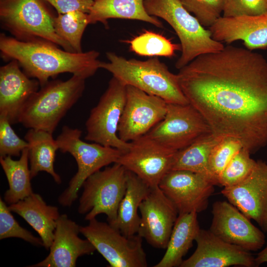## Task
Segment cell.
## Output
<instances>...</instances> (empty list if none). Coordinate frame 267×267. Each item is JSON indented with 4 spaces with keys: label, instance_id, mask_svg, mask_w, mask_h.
I'll return each mask as SVG.
<instances>
[{
    "label": "cell",
    "instance_id": "cell-1",
    "mask_svg": "<svg viewBox=\"0 0 267 267\" xmlns=\"http://www.w3.org/2000/svg\"><path fill=\"white\" fill-rule=\"evenodd\" d=\"M181 89L217 136L238 140L254 153L267 144V60L228 45L179 70Z\"/></svg>",
    "mask_w": 267,
    "mask_h": 267
},
{
    "label": "cell",
    "instance_id": "cell-2",
    "mask_svg": "<svg viewBox=\"0 0 267 267\" xmlns=\"http://www.w3.org/2000/svg\"><path fill=\"white\" fill-rule=\"evenodd\" d=\"M57 45L43 40L21 41L1 34L0 50L7 59L17 60L23 72L37 80L41 87L64 73H70L86 79L93 76L101 61L95 50L76 53L61 50Z\"/></svg>",
    "mask_w": 267,
    "mask_h": 267
},
{
    "label": "cell",
    "instance_id": "cell-3",
    "mask_svg": "<svg viewBox=\"0 0 267 267\" xmlns=\"http://www.w3.org/2000/svg\"><path fill=\"white\" fill-rule=\"evenodd\" d=\"M106 56L109 62H101L100 68L110 72L126 86L158 96L168 103L189 104L180 87L178 75L170 71L157 57L144 61L127 59L111 52L106 53Z\"/></svg>",
    "mask_w": 267,
    "mask_h": 267
},
{
    "label": "cell",
    "instance_id": "cell-4",
    "mask_svg": "<svg viewBox=\"0 0 267 267\" xmlns=\"http://www.w3.org/2000/svg\"><path fill=\"white\" fill-rule=\"evenodd\" d=\"M86 79L77 75L66 81H49L33 94L21 109L17 123L51 133L82 96Z\"/></svg>",
    "mask_w": 267,
    "mask_h": 267
},
{
    "label": "cell",
    "instance_id": "cell-5",
    "mask_svg": "<svg viewBox=\"0 0 267 267\" xmlns=\"http://www.w3.org/2000/svg\"><path fill=\"white\" fill-rule=\"evenodd\" d=\"M147 13L165 20L174 29L180 43L181 54L176 63L179 70L197 57L215 52L224 47L213 39L198 20L183 6L179 0H144Z\"/></svg>",
    "mask_w": 267,
    "mask_h": 267
},
{
    "label": "cell",
    "instance_id": "cell-6",
    "mask_svg": "<svg viewBox=\"0 0 267 267\" xmlns=\"http://www.w3.org/2000/svg\"><path fill=\"white\" fill-rule=\"evenodd\" d=\"M82 131L64 126L56 141L59 150L69 153L75 158L78 166L76 174L68 187L59 195L58 203L63 207H70L78 196L80 189L91 175L105 166L117 163L123 151L110 146L82 140Z\"/></svg>",
    "mask_w": 267,
    "mask_h": 267
},
{
    "label": "cell",
    "instance_id": "cell-7",
    "mask_svg": "<svg viewBox=\"0 0 267 267\" xmlns=\"http://www.w3.org/2000/svg\"><path fill=\"white\" fill-rule=\"evenodd\" d=\"M54 17L44 0H0L1 21L16 39L24 41L43 40L75 52L55 32Z\"/></svg>",
    "mask_w": 267,
    "mask_h": 267
},
{
    "label": "cell",
    "instance_id": "cell-8",
    "mask_svg": "<svg viewBox=\"0 0 267 267\" xmlns=\"http://www.w3.org/2000/svg\"><path fill=\"white\" fill-rule=\"evenodd\" d=\"M127 170L118 163L90 176L84 182L78 212L89 221L101 214L112 224L116 220L120 203L127 188Z\"/></svg>",
    "mask_w": 267,
    "mask_h": 267
},
{
    "label": "cell",
    "instance_id": "cell-9",
    "mask_svg": "<svg viewBox=\"0 0 267 267\" xmlns=\"http://www.w3.org/2000/svg\"><path fill=\"white\" fill-rule=\"evenodd\" d=\"M80 233L89 240L111 267H146V255L142 247V238L138 234L126 236L109 224L96 218Z\"/></svg>",
    "mask_w": 267,
    "mask_h": 267
},
{
    "label": "cell",
    "instance_id": "cell-10",
    "mask_svg": "<svg viewBox=\"0 0 267 267\" xmlns=\"http://www.w3.org/2000/svg\"><path fill=\"white\" fill-rule=\"evenodd\" d=\"M127 86L113 76L98 103L86 122L85 139L112 147L123 152L130 147L118 136V129L126 98Z\"/></svg>",
    "mask_w": 267,
    "mask_h": 267
},
{
    "label": "cell",
    "instance_id": "cell-11",
    "mask_svg": "<svg viewBox=\"0 0 267 267\" xmlns=\"http://www.w3.org/2000/svg\"><path fill=\"white\" fill-rule=\"evenodd\" d=\"M210 132L205 119L191 105L168 103L163 119L145 135L162 146L178 151Z\"/></svg>",
    "mask_w": 267,
    "mask_h": 267
},
{
    "label": "cell",
    "instance_id": "cell-12",
    "mask_svg": "<svg viewBox=\"0 0 267 267\" xmlns=\"http://www.w3.org/2000/svg\"><path fill=\"white\" fill-rule=\"evenodd\" d=\"M167 104L162 98L127 86L126 98L118 134L131 142L147 134L164 118Z\"/></svg>",
    "mask_w": 267,
    "mask_h": 267
},
{
    "label": "cell",
    "instance_id": "cell-13",
    "mask_svg": "<svg viewBox=\"0 0 267 267\" xmlns=\"http://www.w3.org/2000/svg\"><path fill=\"white\" fill-rule=\"evenodd\" d=\"M130 142L117 163L142 179L149 187L158 186L172 170L177 151L165 147L144 135Z\"/></svg>",
    "mask_w": 267,
    "mask_h": 267
},
{
    "label": "cell",
    "instance_id": "cell-14",
    "mask_svg": "<svg viewBox=\"0 0 267 267\" xmlns=\"http://www.w3.org/2000/svg\"><path fill=\"white\" fill-rule=\"evenodd\" d=\"M212 214L209 230L218 237L248 251H256L264 246V231L229 202L216 201Z\"/></svg>",
    "mask_w": 267,
    "mask_h": 267
},
{
    "label": "cell",
    "instance_id": "cell-15",
    "mask_svg": "<svg viewBox=\"0 0 267 267\" xmlns=\"http://www.w3.org/2000/svg\"><path fill=\"white\" fill-rule=\"evenodd\" d=\"M214 186L202 175L183 170L170 171L158 185L178 214L205 210Z\"/></svg>",
    "mask_w": 267,
    "mask_h": 267
},
{
    "label": "cell",
    "instance_id": "cell-16",
    "mask_svg": "<svg viewBox=\"0 0 267 267\" xmlns=\"http://www.w3.org/2000/svg\"><path fill=\"white\" fill-rule=\"evenodd\" d=\"M137 234L152 247L166 249L178 212L158 186L150 187L139 208Z\"/></svg>",
    "mask_w": 267,
    "mask_h": 267
},
{
    "label": "cell",
    "instance_id": "cell-17",
    "mask_svg": "<svg viewBox=\"0 0 267 267\" xmlns=\"http://www.w3.org/2000/svg\"><path fill=\"white\" fill-rule=\"evenodd\" d=\"M222 194L249 219L267 232V163L257 161L251 174L242 182L224 187Z\"/></svg>",
    "mask_w": 267,
    "mask_h": 267
},
{
    "label": "cell",
    "instance_id": "cell-18",
    "mask_svg": "<svg viewBox=\"0 0 267 267\" xmlns=\"http://www.w3.org/2000/svg\"><path fill=\"white\" fill-rule=\"evenodd\" d=\"M195 241V251L183 260L180 267H256L250 251L225 242L209 230L200 229Z\"/></svg>",
    "mask_w": 267,
    "mask_h": 267
},
{
    "label": "cell",
    "instance_id": "cell-19",
    "mask_svg": "<svg viewBox=\"0 0 267 267\" xmlns=\"http://www.w3.org/2000/svg\"><path fill=\"white\" fill-rule=\"evenodd\" d=\"M80 225L66 214L59 217L49 253L30 267H75L81 256L92 254L95 249L87 238L79 236Z\"/></svg>",
    "mask_w": 267,
    "mask_h": 267
},
{
    "label": "cell",
    "instance_id": "cell-20",
    "mask_svg": "<svg viewBox=\"0 0 267 267\" xmlns=\"http://www.w3.org/2000/svg\"><path fill=\"white\" fill-rule=\"evenodd\" d=\"M14 59L0 68V116L11 124L17 123L19 114L29 98L39 89L40 84L31 79Z\"/></svg>",
    "mask_w": 267,
    "mask_h": 267
},
{
    "label": "cell",
    "instance_id": "cell-21",
    "mask_svg": "<svg viewBox=\"0 0 267 267\" xmlns=\"http://www.w3.org/2000/svg\"><path fill=\"white\" fill-rule=\"evenodd\" d=\"M209 30L213 39L221 43L231 44L241 40L250 50L267 48V14L221 16Z\"/></svg>",
    "mask_w": 267,
    "mask_h": 267
},
{
    "label": "cell",
    "instance_id": "cell-22",
    "mask_svg": "<svg viewBox=\"0 0 267 267\" xmlns=\"http://www.w3.org/2000/svg\"><path fill=\"white\" fill-rule=\"evenodd\" d=\"M10 210L19 215L39 234L43 246L49 250L54 235L58 208L47 205L42 197L33 192L17 203L8 206Z\"/></svg>",
    "mask_w": 267,
    "mask_h": 267
},
{
    "label": "cell",
    "instance_id": "cell-23",
    "mask_svg": "<svg viewBox=\"0 0 267 267\" xmlns=\"http://www.w3.org/2000/svg\"><path fill=\"white\" fill-rule=\"evenodd\" d=\"M150 190L149 187L134 173L127 171V188L121 200L115 222L111 224L126 236L137 234L140 222L138 210Z\"/></svg>",
    "mask_w": 267,
    "mask_h": 267
},
{
    "label": "cell",
    "instance_id": "cell-24",
    "mask_svg": "<svg viewBox=\"0 0 267 267\" xmlns=\"http://www.w3.org/2000/svg\"><path fill=\"white\" fill-rule=\"evenodd\" d=\"M197 213L178 214L162 259L154 267H180L200 229Z\"/></svg>",
    "mask_w": 267,
    "mask_h": 267
},
{
    "label": "cell",
    "instance_id": "cell-25",
    "mask_svg": "<svg viewBox=\"0 0 267 267\" xmlns=\"http://www.w3.org/2000/svg\"><path fill=\"white\" fill-rule=\"evenodd\" d=\"M144 0H93L88 13L89 24L99 22L106 27L111 18L137 20L163 27L157 17L149 15L143 4Z\"/></svg>",
    "mask_w": 267,
    "mask_h": 267
},
{
    "label": "cell",
    "instance_id": "cell-26",
    "mask_svg": "<svg viewBox=\"0 0 267 267\" xmlns=\"http://www.w3.org/2000/svg\"><path fill=\"white\" fill-rule=\"evenodd\" d=\"M24 138L28 143L31 178H35L40 172L44 171L50 175L55 182L61 183V178L54 168L56 152L59 148L56 139L53 138L52 133L30 129Z\"/></svg>",
    "mask_w": 267,
    "mask_h": 267
},
{
    "label": "cell",
    "instance_id": "cell-27",
    "mask_svg": "<svg viewBox=\"0 0 267 267\" xmlns=\"http://www.w3.org/2000/svg\"><path fill=\"white\" fill-rule=\"evenodd\" d=\"M221 137L212 132L205 134L186 147L177 152L172 170H183L200 174L215 185H219L211 174L209 159L213 147Z\"/></svg>",
    "mask_w": 267,
    "mask_h": 267
},
{
    "label": "cell",
    "instance_id": "cell-28",
    "mask_svg": "<svg viewBox=\"0 0 267 267\" xmlns=\"http://www.w3.org/2000/svg\"><path fill=\"white\" fill-rule=\"evenodd\" d=\"M0 163L9 186L4 195V201L7 204L17 203L34 192L31 183L28 148L22 151L18 160H13L11 156L0 157Z\"/></svg>",
    "mask_w": 267,
    "mask_h": 267
},
{
    "label": "cell",
    "instance_id": "cell-29",
    "mask_svg": "<svg viewBox=\"0 0 267 267\" xmlns=\"http://www.w3.org/2000/svg\"><path fill=\"white\" fill-rule=\"evenodd\" d=\"M89 24L88 13L73 11L55 16L53 27L56 34L67 43L75 52H82L81 40Z\"/></svg>",
    "mask_w": 267,
    "mask_h": 267
},
{
    "label": "cell",
    "instance_id": "cell-30",
    "mask_svg": "<svg viewBox=\"0 0 267 267\" xmlns=\"http://www.w3.org/2000/svg\"><path fill=\"white\" fill-rule=\"evenodd\" d=\"M129 43L134 52L142 56L171 57L180 47L163 35L149 31L135 37Z\"/></svg>",
    "mask_w": 267,
    "mask_h": 267
},
{
    "label": "cell",
    "instance_id": "cell-31",
    "mask_svg": "<svg viewBox=\"0 0 267 267\" xmlns=\"http://www.w3.org/2000/svg\"><path fill=\"white\" fill-rule=\"evenodd\" d=\"M244 148L240 149L231 159L218 177L219 185L231 186L242 182L252 172L257 161Z\"/></svg>",
    "mask_w": 267,
    "mask_h": 267
},
{
    "label": "cell",
    "instance_id": "cell-32",
    "mask_svg": "<svg viewBox=\"0 0 267 267\" xmlns=\"http://www.w3.org/2000/svg\"><path fill=\"white\" fill-rule=\"evenodd\" d=\"M242 148L243 147L238 140L229 136L221 137L213 147L209 156V167L218 182L221 172Z\"/></svg>",
    "mask_w": 267,
    "mask_h": 267
},
{
    "label": "cell",
    "instance_id": "cell-33",
    "mask_svg": "<svg viewBox=\"0 0 267 267\" xmlns=\"http://www.w3.org/2000/svg\"><path fill=\"white\" fill-rule=\"evenodd\" d=\"M8 206L0 198V239L15 237L22 239L35 246H43L41 238L22 227L16 221Z\"/></svg>",
    "mask_w": 267,
    "mask_h": 267
},
{
    "label": "cell",
    "instance_id": "cell-34",
    "mask_svg": "<svg viewBox=\"0 0 267 267\" xmlns=\"http://www.w3.org/2000/svg\"><path fill=\"white\" fill-rule=\"evenodd\" d=\"M204 27H210L222 13L224 0H179Z\"/></svg>",
    "mask_w": 267,
    "mask_h": 267
},
{
    "label": "cell",
    "instance_id": "cell-35",
    "mask_svg": "<svg viewBox=\"0 0 267 267\" xmlns=\"http://www.w3.org/2000/svg\"><path fill=\"white\" fill-rule=\"evenodd\" d=\"M11 125L5 117L0 116V157L19 156L28 147L27 141L20 138Z\"/></svg>",
    "mask_w": 267,
    "mask_h": 267
},
{
    "label": "cell",
    "instance_id": "cell-36",
    "mask_svg": "<svg viewBox=\"0 0 267 267\" xmlns=\"http://www.w3.org/2000/svg\"><path fill=\"white\" fill-rule=\"evenodd\" d=\"M222 16L267 14V0H224Z\"/></svg>",
    "mask_w": 267,
    "mask_h": 267
},
{
    "label": "cell",
    "instance_id": "cell-37",
    "mask_svg": "<svg viewBox=\"0 0 267 267\" xmlns=\"http://www.w3.org/2000/svg\"><path fill=\"white\" fill-rule=\"evenodd\" d=\"M52 5L58 14H65L73 11L89 13L93 0H44Z\"/></svg>",
    "mask_w": 267,
    "mask_h": 267
},
{
    "label": "cell",
    "instance_id": "cell-38",
    "mask_svg": "<svg viewBox=\"0 0 267 267\" xmlns=\"http://www.w3.org/2000/svg\"><path fill=\"white\" fill-rule=\"evenodd\" d=\"M255 263L256 267L267 263V244L265 247L255 257Z\"/></svg>",
    "mask_w": 267,
    "mask_h": 267
},
{
    "label": "cell",
    "instance_id": "cell-39",
    "mask_svg": "<svg viewBox=\"0 0 267 267\" xmlns=\"http://www.w3.org/2000/svg\"></svg>",
    "mask_w": 267,
    "mask_h": 267
}]
</instances>
